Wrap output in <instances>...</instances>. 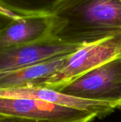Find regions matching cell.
Masks as SVG:
<instances>
[{
    "mask_svg": "<svg viewBox=\"0 0 121 122\" xmlns=\"http://www.w3.org/2000/svg\"><path fill=\"white\" fill-rule=\"evenodd\" d=\"M57 91L78 98L112 104L121 109V57L84 74Z\"/></svg>",
    "mask_w": 121,
    "mask_h": 122,
    "instance_id": "3",
    "label": "cell"
},
{
    "mask_svg": "<svg viewBox=\"0 0 121 122\" xmlns=\"http://www.w3.org/2000/svg\"><path fill=\"white\" fill-rule=\"evenodd\" d=\"M56 19L51 14L15 18L0 29V48L35 43L53 35Z\"/></svg>",
    "mask_w": 121,
    "mask_h": 122,
    "instance_id": "7",
    "label": "cell"
},
{
    "mask_svg": "<svg viewBox=\"0 0 121 122\" xmlns=\"http://www.w3.org/2000/svg\"><path fill=\"white\" fill-rule=\"evenodd\" d=\"M121 57V33L83 44L68 54L61 69L37 86L59 90L84 74Z\"/></svg>",
    "mask_w": 121,
    "mask_h": 122,
    "instance_id": "2",
    "label": "cell"
},
{
    "mask_svg": "<svg viewBox=\"0 0 121 122\" xmlns=\"http://www.w3.org/2000/svg\"><path fill=\"white\" fill-rule=\"evenodd\" d=\"M58 0H0V6L16 17L51 14Z\"/></svg>",
    "mask_w": 121,
    "mask_h": 122,
    "instance_id": "9",
    "label": "cell"
},
{
    "mask_svg": "<svg viewBox=\"0 0 121 122\" xmlns=\"http://www.w3.org/2000/svg\"><path fill=\"white\" fill-rule=\"evenodd\" d=\"M0 115L36 122H91L97 116L88 112L25 98L0 97Z\"/></svg>",
    "mask_w": 121,
    "mask_h": 122,
    "instance_id": "4",
    "label": "cell"
},
{
    "mask_svg": "<svg viewBox=\"0 0 121 122\" xmlns=\"http://www.w3.org/2000/svg\"><path fill=\"white\" fill-rule=\"evenodd\" d=\"M0 122H36L26 119L17 118V117H4L0 119Z\"/></svg>",
    "mask_w": 121,
    "mask_h": 122,
    "instance_id": "11",
    "label": "cell"
},
{
    "mask_svg": "<svg viewBox=\"0 0 121 122\" xmlns=\"http://www.w3.org/2000/svg\"><path fill=\"white\" fill-rule=\"evenodd\" d=\"M68 55L54 57L22 69L1 73L0 89L37 86L58 71Z\"/></svg>",
    "mask_w": 121,
    "mask_h": 122,
    "instance_id": "8",
    "label": "cell"
},
{
    "mask_svg": "<svg viewBox=\"0 0 121 122\" xmlns=\"http://www.w3.org/2000/svg\"><path fill=\"white\" fill-rule=\"evenodd\" d=\"M4 117H3V116H1V115H0V119H3Z\"/></svg>",
    "mask_w": 121,
    "mask_h": 122,
    "instance_id": "13",
    "label": "cell"
},
{
    "mask_svg": "<svg viewBox=\"0 0 121 122\" xmlns=\"http://www.w3.org/2000/svg\"><path fill=\"white\" fill-rule=\"evenodd\" d=\"M0 13H1V14H6V15H9V16H11V17H14V18H18V17H16V16H13L12 14H11L10 13H9L8 11H6L5 9H4L1 6H0Z\"/></svg>",
    "mask_w": 121,
    "mask_h": 122,
    "instance_id": "12",
    "label": "cell"
},
{
    "mask_svg": "<svg viewBox=\"0 0 121 122\" xmlns=\"http://www.w3.org/2000/svg\"><path fill=\"white\" fill-rule=\"evenodd\" d=\"M15 19L14 17H11L9 15L0 13V29H3L6 26H7L9 23L12 21V20Z\"/></svg>",
    "mask_w": 121,
    "mask_h": 122,
    "instance_id": "10",
    "label": "cell"
},
{
    "mask_svg": "<svg viewBox=\"0 0 121 122\" xmlns=\"http://www.w3.org/2000/svg\"><path fill=\"white\" fill-rule=\"evenodd\" d=\"M51 14L53 35L67 42L88 44L121 33V0H58Z\"/></svg>",
    "mask_w": 121,
    "mask_h": 122,
    "instance_id": "1",
    "label": "cell"
},
{
    "mask_svg": "<svg viewBox=\"0 0 121 122\" xmlns=\"http://www.w3.org/2000/svg\"><path fill=\"white\" fill-rule=\"evenodd\" d=\"M0 97L41 100L61 107L93 113L98 119L111 115L117 109L116 106L112 104L78 98L53 89L41 86H24L0 89Z\"/></svg>",
    "mask_w": 121,
    "mask_h": 122,
    "instance_id": "6",
    "label": "cell"
},
{
    "mask_svg": "<svg viewBox=\"0 0 121 122\" xmlns=\"http://www.w3.org/2000/svg\"><path fill=\"white\" fill-rule=\"evenodd\" d=\"M83 44L67 42L53 36L35 43L0 48V74L71 54Z\"/></svg>",
    "mask_w": 121,
    "mask_h": 122,
    "instance_id": "5",
    "label": "cell"
}]
</instances>
